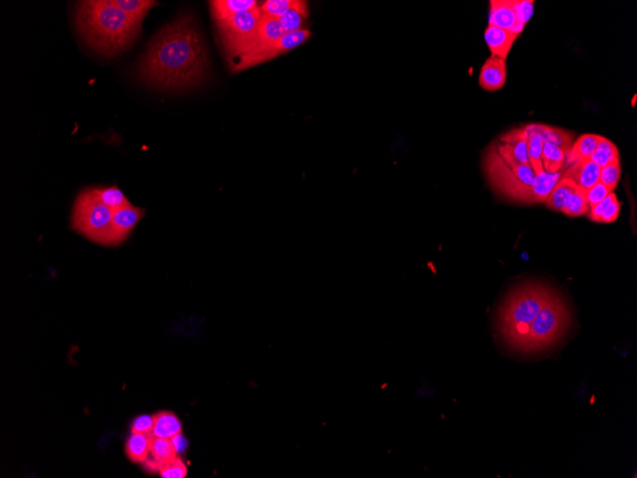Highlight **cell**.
<instances>
[{
    "instance_id": "6da1fadb",
    "label": "cell",
    "mask_w": 637,
    "mask_h": 478,
    "mask_svg": "<svg viewBox=\"0 0 637 478\" xmlns=\"http://www.w3.org/2000/svg\"><path fill=\"white\" fill-rule=\"evenodd\" d=\"M139 69L142 80L159 90H183L207 80V48L193 16H181L157 34Z\"/></svg>"
},
{
    "instance_id": "7a4b0ae2",
    "label": "cell",
    "mask_w": 637,
    "mask_h": 478,
    "mask_svg": "<svg viewBox=\"0 0 637 478\" xmlns=\"http://www.w3.org/2000/svg\"><path fill=\"white\" fill-rule=\"evenodd\" d=\"M75 23L86 43L105 56H118L128 49L142 25L109 0L78 2Z\"/></svg>"
},
{
    "instance_id": "3957f363",
    "label": "cell",
    "mask_w": 637,
    "mask_h": 478,
    "mask_svg": "<svg viewBox=\"0 0 637 478\" xmlns=\"http://www.w3.org/2000/svg\"><path fill=\"white\" fill-rule=\"evenodd\" d=\"M557 291L540 282H526L511 291L499 307L497 329L511 353L518 355L528 328Z\"/></svg>"
},
{
    "instance_id": "277c9868",
    "label": "cell",
    "mask_w": 637,
    "mask_h": 478,
    "mask_svg": "<svg viewBox=\"0 0 637 478\" xmlns=\"http://www.w3.org/2000/svg\"><path fill=\"white\" fill-rule=\"evenodd\" d=\"M571 321V312L566 302L555 293L531 323L518 355L533 357L549 353L563 338Z\"/></svg>"
},
{
    "instance_id": "5b68a950",
    "label": "cell",
    "mask_w": 637,
    "mask_h": 478,
    "mask_svg": "<svg viewBox=\"0 0 637 478\" xmlns=\"http://www.w3.org/2000/svg\"><path fill=\"white\" fill-rule=\"evenodd\" d=\"M484 168L490 185L506 198L522 202L523 197L535 183L530 164H508L487 150Z\"/></svg>"
},
{
    "instance_id": "8992f818",
    "label": "cell",
    "mask_w": 637,
    "mask_h": 478,
    "mask_svg": "<svg viewBox=\"0 0 637 478\" xmlns=\"http://www.w3.org/2000/svg\"><path fill=\"white\" fill-rule=\"evenodd\" d=\"M113 212L97 202L86 189L75 202L73 228L92 241L110 245Z\"/></svg>"
},
{
    "instance_id": "52a82bcc",
    "label": "cell",
    "mask_w": 637,
    "mask_h": 478,
    "mask_svg": "<svg viewBox=\"0 0 637 478\" xmlns=\"http://www.w3.org/2000/svg\"><path fill=\"white\" fill-rule=\"evenodd\" d=\"M261 7L217 23L222 47L230 62L250 52L262 20Z\"/></svg>"
},
{
    "instance_id": "ba28073f",
    "label": "cell",
    "mask_w": 637,
    "mask_h": 478,
    "mask_svg": "<svg viewBox=\"0 0 637 478\" xmlns=\"http://www.w3.org/2000/svg\"><path fill=\"white\" fill-rule=\"evenodd\" d=\"M310 36V31L306 29L289 32V33L284 34L281 39L276 40V42L264 46V47L260 48V49L254 51V52L245 54V55L230 62L232 71H243V70L259 66V64L284 55V54H286L289 51L296 49L297 47L303 44Z\"/></svg>"
},
{
    "instance_id": "9c48e42d",
    "label": "cell",
    "mask_w": 637,
    "mask_h": 478,
    "mask_svg": "<svg viewBox=\"0 0 637 478\" xmlns=\"http://www.w3.org/2000/svg\"><path fill=\"white\" fill-rule=\"evenodd\" d=\"M145 216V209L134 207L131 204L115 210L113 212L110 245H118L123 243Z\"/></svg>"
},
{
    "instance_id": "30bf717a",
    "label": "cell",
    "mask_w": 637,
    "mask_h": 478,
    "mask_svg": "<svg viewBox=\"0 0 637 478\" xmlns=\"http://www.w3.org/2000/svg\"><path fill=\"white\" fill-rule=\"evenodd\" d=\"M489 25L508 30L519 36L523 26L517 17L515 0H492L490 1Z\"/></svg>"
},
{
    "instance_id": "8fae6325",
    "label": "cell",
    "mask_w": 637,
    "mask_h": 478,
    "mask_svg": "<svg viewBox=\"0 0 637 478\" xmlns=\"http://www.w3.org/2000/svg\"><path fill=\"white\" fill-rule=\"evenodd\" d=\"M506 80V62L498 56H490L485 61L479 75L480 87L485 91L500 90Z\"/></svg>"
},
{
    "instance_id": "7c38bea8",
    "label": "cell",
    "mask_w": 637,
    "mask_h": 478,
    "mask_svg": "<svg viewBox=\"0 0 637 478\" xmlns=\"http://www.w3.org/2000/svg\"><path fill=\"white\" fill-rule=\"evenodd\" d=\"M600 170V167L590 159H584L571 163L570 168L562 175V178L573 180L582 190H588L599 182Z\"/></svg>"
},
{
    "instance_id": "4fadbf2b",
    "label": "cell",
    "mask_w": 637,
    "mask_h": 478,
    "mask_svg": "<svg viewBox=\"0 0 637 478\" xmlns=\"http://www.w3.org/2000/svg\"><path fill=\"white\" fill-rule=\"evenodd\" d=\"M517 37H518L517 35L508 30L492 25H487L486 31H485V42H486L492 56H498L505 61Z\"/></svg>"
},
{
    "instance_id": "5bb4252c",
    "label": "cell",
    "mask_w": 637,
    "mask_h": 478,
    "mask_svg": "<svg viewBox=\"0 0 637 478\" xmlns=\"http://www.w3.org/2000/svg\"><path fill=\"white\" fill-rule=\"evenodd\" d=\"M561 179L560 172H543L536 175L535 185L528 188L523 197L522 202L525 204H542L546 202L552 189Z\"/></svg>"
},
{
    "instance_id": "9a60e30c",
    "label": "cell",
    "mask_w": 637,
    "mask_h": 478,
    "mask_svg": "<svg viewBox=\"0 0 637 478\" xmlns=\"http://www.w3.org/2000/svg\"><path fill=\"white\" fill-rule=\"evenodd\" d=\"M210 4L216 23L226 20L237 13L248 12L259 7L255 0H214Z\"/></svg>"
},
{
    "instance_id": "2e32d148",
    "label": "cell",
    "mask_w": 637,
    "mask_h": 478,
    "mask_svg": "<svg viewBox=\"0 0 637 478\" xmlns=\"http://www.w3.org/2000/svg\"><path fill=\"white\" fill-rule=\"evenodd\" d=\"M533 128L540 135L543 142L557 145L565 152L566 157L568 156L571 148V142H573V133L557 128V127L544 125V124H533Z\"/></svg>"
},
{
    "instance_id": "e0dca14e",
    "label": "cell",
    "mask_w": 637,
    "mask_h": 478,
    "mask_svg": "<svg viewBox=\"0 0 637 478\" xmlns=\"http://www.w3.org/2000/svg\"><path fill=\"white\" fill-rule=\"evenodd\" d=\"M154 429L152 436L172 439L181 434V423L174 413L161 412L154 415Z\"/></svg>"
},
{
    "instance_id": "ac0fdd59",
    "label": "cell",
    "mask_w": 637,
    "mask_h": 478,
    "mask_svg": "<svg viewBox=\"0 0 637 478\" xmlns=\"http://www.w3.org/2000/svg\"><path fill=\"white\" fill-rule=\"evenodd\" d=\"M89 192L100 204L105 205L108 209L118 210L126 205L130 204V202L124 196L123 191L116 186L102 188H89Z\"/></svg>"
},
{
    "instance_id": "d6986e66",
    "label": "cell",
    "mask_w": 637,
    "mask_h": 478,
    "mask_svg": "<svg viewBox=\"0 0 637 478\" xmlns=\"http://www.w3.org/2000/svg\"><path fill=\"white\" fill-rule=\"evenodd\" d=\"M152 436L132 433L126 443V455L132 461L143 463L150 455Z\"/></svg>"
},
{
    "instance_id": "ffe728a7",
    "label": "cell",
    "mask_w": 637,
    "mask_h": 478,
    "mask_svg": "<svg viewBox=\"0 0 637 478\" xmlns=\"http://www.w3.org/2000/svg\"><path fill=\"white\" fill-rule=\"evenodd\" d=\"M598 140L599 135L595 134H584L579 137L566 156L568 163L590 159L597 147Z\"/></svg>"
},
{
    "instance_id": "44dd1931",
    "label": "cell",
    "mask_w": 637,
    "mask_h": 478,
    "mask_svg": "<svg viewBox=\"0 0 637 478\" xmlns=\"http://www.w3.org/2000/svg\"><path fill=\"white\" fill-rule=\"evenodd\" d=\"M308 2L298 0L296 5L278 18L286 33L302 30L303 21L308 18Z\"/></svg>"
},
{
    "instance_id": "7402d4cb",
    "label": "cell",
    "mask_w": 637,
    "mask_h": 478,
    "mask_svg": "<svg viewBox=\"0 0 637 478\" xmlns=\"http://www.w3.org/2000/svg\"><path fill=\"white\" fill-rule=\"evenodd\" d=\"M527 127L528 131V156L530 159V164L533 172L536 175L541 174L544 172L543 166H542V150H543V140L540 135L533 128V124H530Z\"/></svg>"
},
{
    "instance_id": "603a6c76",
    "label": "cell",
    "mask_w": 637,
    "mask_h": 478,
    "mask_svg": "<svg viewBox=\"0 0 637 478\" xmlns=\"http://www.w3.org/2000/svg\"><path fill=\"white\" fill-rule=\"evenodd\" d=\"M590 159L602 168L608 164L619 161V152L611 140L599 136L597 147Z\"/></svg>"
},
{
    "instance_id": "cb8c5ba5",
    "label": "cell",
    "mask_w": 637,
    "mask_h": 478,
    "mask_svg": "<svg viewBox=\"0 0 637 478\" xmlns=\"http://www.w3.org/2000/svg\"><path fill=\"white\" fill-rule=\"evenodd\" d=\"M113 4L130 17L142 23L149 11L158 5V2L151 0H114Z\"/></svg>"
},
{
    "instance_id": "d4e9b609",
    "label": "cell",
    "mask_w": 637,
    "mask_h": 478,
    "mask_svg": "<svg viewBox=\"0 0 637 478\" xmlns=\"http://www.w3.org/2000/svg\"><path fill=\"white\" fill-rule=\"evenodd\" d=\"M566 154L557 145L543 142V150H542V166L545 172L558 173L562 169Z\"/></svg>"
},
{
    "instance_id": "484cf974",
    "label": "cell",
    "mask_w": 637,
    "mask_h": 478,
    "mask_svg": "<svg viewBox=\"0 0 637 478\" xmlns=\"http://www.w3.org/2000/svg\"><path fill=\"white\" fill-rule=\"evenodd\" d=\"M576 188V183L573 180L568 178H562L559 182L557 183L554 188L552 189V193L546 200V205L550 209L554 212H562L564 202L569 194Z\"/></svg>"
},
{
    "instance_id": "4316f807",
    "label": "cell",
    "mask_w": 637,
    "mask_h": 478,
    "mask_svg": "<svg viewBox=\"0 0 637 478\" xmlns=\"http://www.w3.org/2000/svg\"><path fill=\"white\" fill-rule=\"evenodd\" d=\"M150 455L162 467L178 458L174 446L170 439L152 436Z\"/></svg>"
},
{
    "instance_id": "83f0119b",
    "label": "cell",
    "mask_w": 637,
    "mask_h": 478,
    "mask_svg": "<svg viewBox=\"0 0 637 478\" xmlns=\"http://www.w3.org/2000/svg\"><path fill=\"white\" fill-rule=\"evenodd\" d=\"M590 207L585 201L584 190L576 186L564 202L562 213L569 217H580L589 212Z\"/></svg>"
},
{
    "instance_id": "f1b7e54d",
    "label": "cell",
    "mask_w": 637,
    "mask_h": 478,
    "mask_svg": "<svg viewBox=\"0 0 637 478\" xmlns=\"http://www.w3.org/2000/svg\"><path fill=\"white\" fill-rule=\"evenodd\" d=\"M298 0H267L261 6L262 15L279 18L296 5Z\"/></svg>"
},
{
    "instance_id": "f546056e",
    "label": "cell",
    "mask_w": 637,
    "mask_h": 478,
    "mask_svg": "<svg viewBox=\"0 0 637 478\" xmlns=\"http://www.w3.org/2000/svg\"><path fill=\"white\" fill-rule=\"evenodd\" d=\"M620 177H621V166H620V161H617V163L602 167L599 182L614 191L617 188Z\"/></svg>"
},
{
    "instance_id": "4dcf8cb0",
    "label": "cell",
    "mask_w": 637,
    "mask_h": 478,
    "mask_svg": "<svg viewBox=\"0 0 637 478\" xmlns=\"http://www.w3.org/2000/svg\"><path fill=\"white\" fill-rule=\"evenodd\" d=\"M612 192H614V191H612L608 186L598 182L593 188L588 189V190H584L585 201H586L590 209V207H595V204L603 201Z\"/></svg>"
},
{
    "instance_id": "1f68e13d",
    "label": "cell",
    "mask_w": 637,
    "mask_h": 478,
    "mask_svg": "<svg viewBox=\"0 0 637 478\" xmlns=\"http://www.w3.org/2000/svg\"><path fill=\"white\" fill-rule=\"evenodd\" d=\"M159 475L162 478H184L187 475L186 464L177 458L162 466L159 470Z\"/></svg>"
},
{
    "instance_id": "d6a6232c",
    "label": "cell",
    "mask_w": 637,
    "mask_h": 478,
    "mask_svg": "<svg viewBox=\"0 0 637 478\" xmlns=\"http://www.w3.org/2000/svg\"><path fill=\"white\" fill-rule=\"evenodd\" d=\"M154 429V418L149 415H140L132 424L131 431L134 434H146L152 436Z\"/></svg>"
},
{
    "instance_id": "836d02e7",
    "label": "cell",
    "mask_w": 637,
    "mask_h": 478,
    "mask_svg": "<svg viewBox=\"0 0 637 478\" xmlns=\"http://www.w3.org/2000/svg\"><path fill=\"white\" fill-rule=\"evenodd\" d=\"M533 5H535V1H531V0H515L517 17L523 26H526L533 16Z\"/></svg>"
},
{
    "instance_id": "e575fe53",
    "label": "cell",
    "mask_w": 637,
    "mask_h": 478,
    "mask_svg": "<svg viewBox=\"0 0 637 478\" xmlns=\"http://www.w3.org/2000/svg\"><path fill=\"white\" fill-rule=\"evenodd\" d=\"M620 210H621V207H620L619 202L617 201V198L614 199V201L611 202V204L607 207L605 212L602 213L600 218H599L598 223H614V221H617V218L619 217Z\"/></svg>"
},
{
    "instance_id": "d590c367",
    "label": "cell",
    "mask_w": 637,
    "mask_h": 478,
    "mask_svg": "<svg viewBox=\"0 0 637 478\" xmlns=\"http://www.w3.org/2000/svg\"><path fill=\"white\" fill-rule=\"evenodd\" d=\"M614 199H617V195H615L614 192H612L609 196H607L603 201L595 204V207H590L589 212H588V213H589L588 216H589L590 220L598 223L599 218H600L602 213L605 212L607 207L611 204V202L614 201Z\"/></svg>"
},
{
    "instance_id": "8d00e7d4",
    "label": "cell",
    "mask_w": 637,
    "mask_h": 478,
    "mask_svg": "<svg viewBox=\"0 0 637 478\" xmlns=\"http://www.w3.org/2000/svg\"><path fill=\"white\" fill-rule=\"evenodd\" d=\"M171 441L173 443V446H174L176 452L178 453H183L186 452L187 449V446H188V443H187V440L184 439L181 434H177V436H173L171 439Z\"/></svg>"
}]
</instances>
